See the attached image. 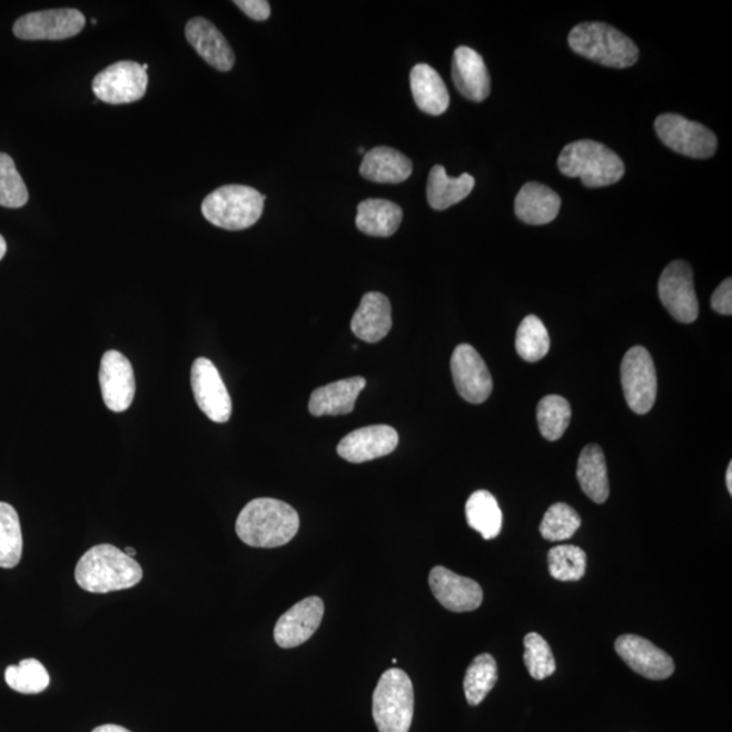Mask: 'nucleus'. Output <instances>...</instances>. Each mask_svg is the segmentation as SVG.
<instances>
[{
    "label": "nucleus",
    "mask_w": 732,
    "mask_h": 732,
    "mask_svg": "<svg viewBox=\"0 0 732 732\" xmlns=\"http://www.w3.org/2000/svg\"><path fill=\"white\" fill-rule=\"evenodd\" d=\"M299 514L283 501L257 498L244 507L237 520V535L254 548H277L299 532Z\"/></svg>",
    "instance_id": "1"
},
{
    "label": "nucleus",
    "mask_w": 732,
    "mask_h": 732,
    "mask_svg": "<svg viewBox=\"0 0 732 732\" xmlns=\"http://www.w3.org/2000/svg\"><path fill=\"white\" fill-rule=\"evenodd\" d=\"M141 578L140 564L111 544H99L87 551L76 568L79 587L96 594L126 591Z\"/></svg>",
    "instance_id": "2"
},
{
    "label": "nucleus",
    "mask_w": 732,
    "mask_h": 732,
    "mask_svg": "<svg viewBox=\"0 0 732 732\" xmlns=\"http://www.w3.org/2000/svg\"><path fill=\"white\" fill-rule=\"evenodd\" d=\"M557 167L568 178H581L587 188L617 184L625 172L622 158L594 140H578L564 147Z\"/></svg>",
    "instance_id": "3"
},
{
    "label": "nucleus",
    "mask_w": 732,
    "mask_h": 732,
    "mask_svg": "<svg viewBox=\"0 0 732 732\" xmlns=\"http://www.w3.org/2000/svg\"><path fill=\"white\" fill-rule=\"evenodd\" d=\"M568 46L583 58L612 68H629L639 59L636 43L603 22H586L575 27L568 36Z\"/></svg>",
    "instance_id": "4"
},
{
    "label": "nucleus",
    "mask_w": 732,
    "mask_h": 732,
    "mask_svg": "<svg viewBox=\"0 0 732 732\" xmlns=\"http://www.w3.org/2000/svg\"><path fill=\"white\" fill-rule=\"evenodd\" d=\"M266 196L244 185H227L216 189L201 205V212L210 225L241 231L250 228L260 219Z\"/></svg>",
    "instance_id": "5"
},
{
    "label": "nucleus",
    "mask_w": 732,
    "mask_h": 732,
    "mask_svg": "<svg viewBox=\"0 0 732 732\" xmlns=\"http://www.w3.org/2000/svg\"><path fill=\"white\" fill-rule=\"evenodd\" d=\"M374 721L380 732H408L414 716V688L400 669H389L374 693Z\"/></svg>",
    "instance_id": "6"
},
{
    "label": "nucleus",
    "mask_w": 732,
    "mask_h": 732,
    "mask_svg": "<svg viewBox=\"0 0 732 732\" xmlns=\"http://www.w3.org/2000/svg\"><path fill=\"white\" fill-rule=\"evenodd\" d=\"M660 139L675 152L693 159H710L718 150L716 135L711 129L680 115H661L655 120Z\"/></svg>",
    "instance_id": "7"
},
{
    "label": "nucleus",
    "mask_w": 732,
    "mask_h": 732,
    "mask_svg": "<svg viewBox=\"0 0 732 732\" xmlns=\"http://www.w3.org/2000/svg\"><path fill=\"white\" fill-rule=\"evenodd\" d=\"M622 386L626 405L636 414H647L654 407L657 378L653 357L643 346L632 347L622 363Z\"/></svg>",
    "instance_id": "8"
},
{
    "label": "nucleus",
    "mask_w": 732,
    "mask_h": 732,
    "mask_svg": "<svg viewBox=\"0 0 732 732\" xmlns=\"http://www.w3.org/2000/svg\"><path fill=\"white\" fill-rule=\"evenodd\" d=\"M91 87L99 101L110 105L132 103L146 96L148 76L136 61H119L99 72Z\"/></svg>",
    "instance_id": "9"
},
{
    "label": "nucleus",
    "mask_w": 732,
    "mask_h": 732,
    "mask_svg": "<svg viewBox=\"0 0 732 732\" xmlns=\"http://www.w3.org/2000/svg\"><path fill=\"white\" fill-rule=\"evenodd\" d=\"M660 299L669 314L680 324H693L699 316V300L694 290L693 271L685 260H674L662 271Z\"/></svg>",
    "instance_id": "10"
},
{
    "label": "nucleus",
    "mask_w": 732,
    "mask_h": 732,
    "mask_svg": "<svg viewBox=\"0 0 732 732\" xmlns=\"http://www.w3.org/2000/svg\"><path fill=\"white\" fill-rule=\"evenodd\" d=\"M86 17L77 9H56L29 12L14 23L12 32L21 40L58 41L82 32Z\"/></svg>",
    "instance_id": "11"
},
{
    "label": "nucleus",
    "mask_w": 732,
    "mask_h": 732,
    "mask_svg": "<svg viewBox=\"0 0 732 732\" xmlns=\"http://www.w3.org/2000/svg\"><path fill=\"white\" fill-rule=\"evenodd\" d=\"M191 388L201 412L216 424H226L233 414V402L215 364L197 358L191 366Z\"/></svg>",
    "instance_id": "12"
},
{
    "label": "nucleus",
    "mask_w": 732,
    "mask_h": 732,
    "mask_svg": "<svg viewBox=\"0 0 732 732\" xmlns=\"http://www.w3.org/2000/svg\"><path fill=\"white\" fill-rule=\"evenodd\" d=\"M453 382L464 400L481 405L493 393V378L483 359L468 344L458 345L451 359Z\"/></svg>",
    "instance_id": "13"
},
{
    "label": "nucleus",
    "mask_w": 732,
    "mask_h": 732,
    "mask_svg": "<svg viewBox=\"0 0 732 732\" xmlns=\"http://www.w3.org/2000/svg\"><path fill=\"white\" fill-rule=\"evenodd\" d=\"M99 384L105 405L110 412H127L132 405L136 393L133 368L120 352L109 350L102 356Z\"/></svg>",
    "instance_id": "14"
},
{
    "label": "nucleus",
    "mask_w": 732,
    "mask_h": 732,
    "mask_svg": "<svg viewBox=\"0 0 732 732\" xmlns=\"http://www.w3.org/2000/svg\"><path fill=\"white\" fill-rule=\"evenodd\" d=\"M620 657L635 673L649 680H666L674 673V662L665 651L637 635L620 636L614 643Z\"/></svg>",
    "instance_id": "15"
},
{
    "label": "nucleus",
    "mask_w": 732,
    "mask_h": 732,
    "mask_svg": "<svg viewBox=\"0 0 732 732\" xmlns=\"http://www.w3.org/2000/svg\"><path fill=\"white\" fill-rule=\"evenodd\" d=\"M325 604L308 597L284 613L275 626V641L281 649H295L311 639L324 620Z\"/></svg>",
    "instance_id": "16"
},
{
    "label": "nucleus",
    "mask_w": 732,
    "mask_h": 732,
    "mask_svg": "<svg viewBox=\"0 0 732 732\" xmlns=\"http://www.w3.org/2000/svg\"><path fill=\"white\" fill-rule=\"evenodd\" d=\"M429 585L434 597L445 610L462 613L475 611L482 605L483 591L479 583L443 566L431 571Z\"/></svg>",
    "instance_id": "17"
},
{
    "label": "nucleus",
    "mask_w": 732,
    "mask_h": 732,
    "mask_svg": "<svg viewBox=\"0 0 732 732\" xmlns=\"http://www.w3.org/2000/svg\"><path fill=\"white\" fill-rule=\"evenodd\" d=\"M399 444L398 433L387 425L362 427L338 444V455L349 463H366L390 455Z\"/></svg>",
    "instance_id": "18"
},
{
    "label": "nucleus",
    "mask_w": 732,
    "mask_h": 732,
    "mask_svg": "<svg viewBox=\"0 0 732 732\" xmlns=\"http://www.w3.org/2000/svg\"><path fill=\"white\" fill-rule=\"evenodd\" d=\"M452 79L469 101L483 102L492 91V79L482 56L473 48L458 47L453 53Z\"/></svg>",
    "instance_id": "19"
},
{
    "label": "nucleus",
    "mask_w": 732,
    "mask_h": 732,
    "mask_svg": "<svg viewBox=\"0 0 732 732\" xmlns=\"http://www.w3.org/2000/svg\"><path fill=\"white\" fill-rule=\"evenodd\" d=\"M185 36L190 46L209 66L222 72L233 70L235 65L233 48L212 22L202 17H196L186 24Z\"/></svg>",
    "instance_id": "20"
},
{
    "label": "nucleus",
    "mask_w": 732,
    "mask_h": 732,
    "mask_svg": "<svg viewBox=\"0 0 732 732\" xmlns=\"http://www.w3.org/2000/svg\"><path fill=\"white\" fill-rule=\"evenodd\" d=\"M352 332L364 343L376 344L386 338L393 327L390 303L378 291H368L352 319Z\"/></svg>",
    "instance_id": "21"
},
{
    "label": "nucleus",
    "mask_w": 732,
    "mask_h": 732,
    "mask_svg": "<svg viewBox=\"0 0 732 732\" xmlns=\"http://www.w3.org/2000/svg\"><path fill=\"white\" fill-rule=\"evenodd\" d=\"M561 196L538 182L525 184L514 202L518 219L531 226H544L554 221L561 212Z\"/></svg>",
    "instance_id": "22"
},
{
    "label": "nucleus",
    "mask_w": 732,
    "mask_h": 732,
    "mask_svg": "<svg viewBox=\"0 0 732 732\" xmlns=\"http://www.w3.org/2000/svg\"><path fill=\"white\" fill-rule=\"evenodd\" d=\"M365 386V378L356 376L316 388L308 403L309 413L314 417L349 414L355 409L358 395Z\"/></svg>",
    "instance_id": "23"
},
{
    "label": "nucleus",
    "mask_w": 732,
    "mask_h": 732,
    "mask_svg": "<svg viewBox=\"0 0 732 732\" xmlns=\"http://www.w3.org/2000/svg\"><path fill=\"white\" fill-rule=\"evenodd\" d=\"M409 86L419 110L431 116H442L449 108L448 89L439 73L429 65L421 63L409 73Z\"/></svg>",
    "instance_id": "24"
},
{
    "label": "nucleus",
    "mask_w": 732,
    "mask_h": 732,
    "mask_svg": "<svg viewBox=\"0 0 732 732\" xmlns=\"http://www.w3.org/2000/svg\"><path fill=\"white\" fill-rule=\"evenodd\" d=\"M359 172L372 182L400 184L412 176L413 164L394 148L376 147L365 154Z\"/></svg>",
    "instance_id": "25"
},
{
    "label": "nucleus",
    "mask_w": 732,
    "mask_h": 732,
    "mask_svg": "<svg viewBox=\"0 0 732 732\" xmlns=\"http://www.w3.org/2000/svg\"><path fill=\"white\" fill-rule=\"evenodd\" d=\"M402 219V208L393 201L369 198L357 207L356 226L369 237H393L398 231Z\"/></svg>",
    "instance_id": "26"
},
{
    "label": "nucleus",
    "mask_w": 732,
    "mask_h": 732,
    "mask_svg": "<svg viewBox=\"0 0 732 732\" xmlns=\"http://www.w3.org/2000/svg\"><path fill=\"white\" fill-rule=\"evenodd\" d=\"M576 477L588 498L595 504H604L610 498V479H607V467L601 446L592 444L585 446L578 458Z\"/></svg>",
    "instance_id": "27"
},
{
    "label": "nucleus",
    "mask_w": 732,
    "mask_h": 732,
    "mask_svg": "<svg viewBox=\"0 0 732 732\" xmlns=\"http://www.w3.org/2000/svg\"><path fill=\"white\" fill-rule=\"evenodd\" d=\"M475 188V178L464 172L452 178L444 166H434L427 181V201L433 209L445 210L467 198Z\"/></svg>",
    "instance_id": "28"
},
{
    "label": "nucleus",
    "mask_w": 732,
    "mask_h": 732,
    "mask_svg": "<svg viewBox=\"0 0 732 732\" xmlns=\"http://www.w3.org/2000/svg\"><path fill=\"white\" fill-rule=\"evenodd\" d=\"M465 516L467 523L483 538L493 540L499 536L502 531V511L495 496L486 489H479L469 496L465 504Z\"/></svg>",
    "instance_id": "29"
},
{
    "label": "nucleus",
    "mask_w": 732,
    "mask_h": 732,
    "mask_svg": "<svg viewBox=\"0 0 732 732\" xmlns=\"http://www.w3.org/2000/svg\"><path fill=\"white\" fill-rule=\"evenodd\" d=\"M498 681V666L493 655L482 654L471 663L464 677V693L468 704L476 706L487 698Z\"/></svg>",
    "instance_id": "30"
},
{
    "label": "nucleus",
    "mask_w": 732,
    "mask_h": 732,
    "mask_svg": "<svg viewBox=\"0 0 732 732\" xmlns=\"http://www.w3.org/2000/svg\"><path fill=\"white\" fill-rule=\"evenodd\" d=\"M23 540L16 508L0 502V567L14 568L21 562Z\"/></svg>",
    "instance_id": "31"
},
{
    "label": "nucleus",
    "mask_w": 732,
    "mask_h": 732,
    "mask_svg": "<svg viewBox=\"0 0 732 732\" xmlns=\"http://www.w3.org/2000/svg\"><path fill=\"white\" fill-rule=\"evenodd\" d=\"M551 339L547 327L535 315L521 322L516 337L518 356L526 363H537L548 355Z\"/></svg>",
    "instance_id": "32"
},
{
    "label": "nucleus",
    "mask_w": 732,
    "mask_h": 732,
    "mask_svg": "<svg viewBox=\"0 0 732 732\" xmlns=\"http://www.w3.org/2000/svg\"><path fill=\"white\" fill-rule=\"evenodd\" d=\"M571 421L570 403L560 395L544 396L537 406L540 433L548 442H557L566 433Z\"/></svg>",
    "instance_id": "33"
},
{
    "label": "nucleus",
    "mask_w": 732,
    "mask_h": 732,
    "mask_svg": "<svg viewBox=\"0 0 732 732\" xmlns=\"http://www.w3.org/2000/svg\"><path fill=\"white\" fill-rule=\"evenodd\" d=\"M586 552L576 545H556L548 554V568L552 578L562 582H575L586 573Z\"/></svg>",
    "instance_id": "34"
},
{
    "label": "nucleus",
    "mask_w": 732,
    "mask_h": 732,
    "mask_svg": "<svg viewBox=\"0 0 732 732\" xmlns=\"http://www.w3.org/2000/svg\"><path fill=\"white\" fill-rule=\"evenodd\" d=\"M4 679L12 691L23 694L41 693L51 681L46 666L33 657L21 661L18 666L6 669Z\"/></svg>",
    "instance_id": "35"
},
{
    "label": "nucleus",
    "mask_w": 732,
    "mask_h": 732,
    "mask_svg": "<svg viewBox=\"0 0 732 732\" xmlns=\"http://www.w3.org/2000/svg\"><path fill=\"white\" fill-rule=\"evenodd\" d=\"M582 520L573 507L562 504L552 505L544 514L540 533L547 542H564L573 537L581 528Z\"/></svg>",
    "instance_id": "36"
},
{
    "label": "nucleus",
    "mask_w": 732,
    "mask_h": 732,
    "mask_svg": "<svg viewBox=\"0 0 732 732\" xmlns=\"http://www.w3.org/2000/svg\"><path fill=\"white\" fill-rule=\"evenodd\" d=\"M29 201V191L14 160L0 152V207L22 208Z\"/></svg>",
    "instance_id": "37"
},
{
    "label": "nucleus",
    "mask_w": 732,
    "mask_h": 732,
    "mask_svg": "<svg viewBox=\"0 0 732 732\" xmlns=\"http://www.w3.org/2000/svg\"><path fill=\"white\" fill-rule=\"evenodd\" d=\"M524 662L532 679L545 680L556 672L555 656L542 635L531 632L524 639Z\"/></svg>",
    "instance_id": "38"
},
{
    "label": "nucleus",
    "mask_w": 732,
    "mask_h": 732,
    "mask_svg": "<svg viewBox=\"0 0 732 732\" xmlns=\"http://www.w3.org/2000/svg\"><path fill=\"white\" fill-rule=\"evenodd\" d=\"M711 306L713 311H716L721 315H731L732 314V280L731 278H725V280L719 285L715 291H713Z\"/></svg>",
    "instance_id": "39"
},
{
    "label": "nucleus",
    "mask_w": 732,
    "mask_h": 732,
    "mask_svg": "<svg viewBox=\"0 0 732 732\" xmlns=\"http://www.w3.org/2000/svg\"><path fill=\"white\" fill-rule=\"evenodd\" d=\"M235 4L254 21H266L270 17V4L266 0H237Z\"/></svg>",
    "instance_id": "40"
},
{
    "label": "nucleus",
    "mask_w": 732,
    "mask_h": 732,
    "mask_svg": "<svg viewBox=\"0 0 732 732\" xmlns=\"http://www.w3.org/2000/svg\"><path fill=\"white\" fill-rule=\"evenodd\" d=\"M92 732H132V731H129L126 728H121V725H117V724H103V725H99V728H97Z\"/></svg>",
    "instance_id": "41"
},
{
    "label": "nucleus",
    "mask_w": 732,
    "mask_h": 732,
    "mask_svg": "<svg viewBox=\"0 0 732 732\" xmlns=\"http://www.w3.org/2000/svg\"><path fill=\"white\" fill-rule=\"evenodd\" d=\"M725 483H728L729 493L732 494V463L729 464L728 474H725Z\"/></svg>",
    "instance_id": "42"
},
{
    "label": "nucleus",
    "mask_w": 732,
    "mask_h": 732,
    "mask_svg": "<svg viewBox=\"0 0 732 732\" xmlns=\"http://www.w3.org/2000/svg\"><path fill=\"white\" fill-rule=\"evenodd\" d=\"M6 251H8V244H6L4 238L0 235V260L6 256Z\"/></svg>",
    "instance_id": "43"
},
{
    "label": "nucleus",
    "mask_w": 732,
    "mask_h": 732,
    "mask_svg": "<svg viewBox=\"0 0 732 732\" xmlns=\"http://www.w3.org/2000/svg\"><path fill=\"white\" fill-rule=\"evenodd\" d=\"M123 552H126V554H127L129 557H132V560H133V557L136 556V554H138V552H136V550L130 548V547L127 548V550L123 551Z\"/></svg>",
    "instance_id": "44"
},
{
    "label": "nucleus",
    "mask_w": 732,
    "mask_h": 732,
    "mask_svg": "<svg viewBox=\"0 0 732 732\" xmlns=\"http://www.w3.org/2000/svg\"><path fill=\"white\" fill-rule=\"evenodd\" d=\"M358 152H359V154H364V152H365V151H364V148H359Z\"/></svg>",
    "instance_id": "45"
}]
</instances>
